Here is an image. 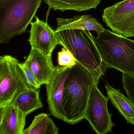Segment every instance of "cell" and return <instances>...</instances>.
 <instances>
[{
  "mask_svg": "<svg viewBox=\"0 0 134 134\" xmlns=\"http://www.w3.org/2000/svg\"><path fill=\"white\" fill-rule=\"evenodd\" d=\"M59 129L49 115L41 113L35 116L23 134H58Z\"/></svg>",
  "mask_w": 134,
  "mask_h": 134,
  "instance_id": "2e32d148",
  "label": "cell"
},
{
  "mask_svg": "<svg viewBox=\"0 0 134 134\" xmlns=\"http://www.w3.org/2000/svg\"><path fill=\"white\" fill-rule=\"evenodd\" d=\"M98 83L95 82L91 88L84 119L89 122L96 133L106 134L112 132L115 124L112 121V115L108 109L109 98L99 90Z\"/></svg>",
  "mask_w": 134,
  "mask_h": 134,
  "instance_id": "8992f818",
  "label": "cell"
},
{
  "mask_svg": "<svg viewBox=\"0 0 134 134\" xmlns=\"http://www.w3.org/2000/svg\"><path fill=\"white\" fill-rule=\"evenodd\" d=\"M42 0H0V44L26 32Z\"/></svg>",
  "mask_w": 134,
  "mask_h": 134,
  "instance_id": "277c9868",
  "label": "cell"
},
{
  "mask_svg": "<svg viewBox=\"0 0 134 134\" xmlns=\"http://www.w3.org/2000/svg\"><path fill=\"white\" fill-rule=\"evenodd\" d=\"M95 82H99L78 62L71 67L64 85L61 101L63 121L73 125L84 119L91 88Z\"/></svg>",
  "mask_w": 134,
  "mask_h": 134,
  "instance_id": "6da1fadb",
  "label": "cell"
},
{
  "mask_svg": "<svg viewBox=\"0 0 134 134\" xmlns=\"http://www.w3.org/2000/svg\"><path fill=\"white\" fill-rule=\"evenodd\" d=\"M55 31L61 45L69 50L77 62L89 71L96 80L99 81L108 67L101 57L94 41V36L90 31L66 29Z\"/></svg>",
  "mask_w": 134,
  "mask_h": 134,
  "instance_id": "7a4b0ae2",
  "label": "cell"
},
{
  "mask_svg": "<svg viewBox=\"0 0 134 134\" xmlns=\"http://www.w3.org/2000/svg\"><path fill=\"white\" fill-rule=\"evenodd\" d=\"M57 27L55 31L66 29H83L96 31L98 34L102 32L105 28L91 15L84 14L71 18L57 19Z\"/></svg>",
  "mask_w": 134,
  "mask_h": 134,
  "instance_id": "7c38bea8",
  "label": "cell"
},
{
  "mask_svg": "<svg viewBox=\"0 0 134 134\" xmlns=\"http://www.w3.org/2000/svg\"><path fill=\"white\" fill-rule=\"evenodd\" d=\"M20 65L27 79L31 86L35 89H39L41 86L38 83V81L33 72L24 63H20Z\"/></svg>",
  "mask_w": 134,
  "mask_h": 134,
  "instance_id": "d6986e66",
  "label": "cell"
},
{
  "mask_svg": "<svg viewBox=\"0 0 134 134\" xmlns=\"http://www.w3.org/2000/svg\"><path fill=\"white\" fill-rule=\"evenodd\" d=\"M13 104L26 116L43 107L39 89L25 91L20 94Z\"/></svg>",
  "mask_w": 134,
  "mask_h": 134,
  "instance_id": "9a60e30c",
  "label": "cell"
},
{
  "mask_svg": "<svg viewBox=\"0 0 134 134\" xmlns=\"http://www.w3.org/2000/svg\"><path fill=\"white\" fill-rule=\"evenodd\" d=\"M105 87L108 97L113 106L128 123L134 126V104L132 101L109 84L105 85Z\"/></svg>",
  "mask_w": 134,
  "mask_h": 134,
  "instance_id": "4fadbf2b",
  "label": "cell"
},
{
  "mask_svg": "<svg viewBox=\"0 0 134 134\" xmlns=\"http://www.w3.org/2000/svg\"><path fill=\"white\" fill-rule=\"evenodd\" d=\"M1 56H0V57H1Z\"/></svg>",
  "mask_w": 134,
  "mask_h": 134,
  "instance_id": "ffe728a7",
  "label": "cell"
},
{
  "mask_svg": "<svg viewBox=\"0 0 134 134\" xmlns=\"http://www.w3.org/2000/svg\"><path fill=\"white\" fill-rule=\"evenodd\" d=\"M26 116L13 104L0 108V134H23Z\"/></svg>",
  "mask_w": 134,
  "mask_h": 134,
  "instance_id": "8fae6325",
  "label": "cell"
},
{
  "mask_svg": "<svg viewBox=\"0 0 134 134\" xmlns=\"http://www.w3.org/2000/svg\"><path fill=\"white\" fill-rule=\"evenodd\" d=\"M102 17L113 32L126 37H134V0H124L107 7Z\"/></svg>",
  "mask_w": 134,
  "mask_h": 134,
  "instance_id": "52a82bcc",
  "label": "cell"
},
{
  "mask_svg": "<svg viewBox=\"0 0 134 134\" xmlns=\"http://www.w3.org/2000/svg\"><path fill=\"white\" fill-rule=\"evenodd\" d=\"M35 20L31 23L28 41L31 47L37 49L46 55L52 56L53 52L60 41L55 30L46 22L35 16Z\"/></svg>",
  "mask_w": 134,
  "mask_h": 134,
  "instance_id": "ba28073f",
  "label": "cell"
},
{
  "mask_svg": "<svg viewBox=\"0 0 134 134\" xmlns=\"http://www.w3.org/2000/svg\"><path fill=\"white\" fill-rule=\"evenodd\" d=\"M24 63L33 72L40 85L48 83L55 70L52 56L31 47Z\"/></svg>",
  "mask_w": 134,
  "mask_h": 134,
  "instance_id": "30bf717a",
  "label": "cell"
},
{
  "mask_svg": "<svg viewBox=\"0 0 134 134\" xmlns=\"http://www.w3.org/2000/svg\"><path fill=\"white\" fill-rule=\"evenodd\" d=\"M70 68L69 67L55 66L49 82L46 85V96L49 111L54 117L62 120L63 119L61 101L64 85Z\"/></svg>",
  "mask_w": 134,
  "mask_h": 134,
  "instance_id": "9c48e42d",
  "label": "cell"
},
{
  "mask_svg": "<svg viewBox=\"0 0 134 134\" xmlns=\"http://www.w3.org/2000/svg\"><path fill=\"white\" fill-rule=\"evenodd\" d=\"M94 41L108 68L134 76V41L106 29Z\"/></svg>",
  "mask_w": 134,
  "mask_h": 134,
  "instance_id": "3957f363",
  "label": "cell"
},
{
  "mask_svg": "<svg viewBox=\"0 0 134 134\" xmlns=\"http://www.w3.org/2000/svg\"><path fill=\"white\" fill-rule=\"evenodd\" d=\"M19 61L10 55L0 57V108L13 104L19 94L34 90Z\"/></svg>",
  "mask_w": 134,
  "mask_h": 134,
  "instance_id": "5b68a950",
  "label": "cell"
},
{
  "mask_svg": "<svg viewBox=\"0 0 134 134\" xmlns=\"http://www.w3.org/2000/svg\"><path fill=\"white\" fill-rule=\"evenodd\" d=\"M122 83L127 97L134 104V76L123 74Z\"/></svg>",
  "mask_w": 134,
  "mask_h": 134,
  "instance_id": "ac0fdd59",
  "label": "cell"
},
{
  "mask_svg": "<svg viewBox=\"0 0 134 134\" xmlns=\"http://www.w3.org/2000/svg\"><path fill=\"white\" fill-rule=\"evenodd\" d=\"M58 65L61 67H71L77 63V60L72 53L64 47L58 53Z\"/></svg>",
  "mask_w": 134,
  "mask_h": 134,
  "instance_id": "e0dca14e",
  "label": "cell"
},
{
  "mask_svg": "<svg viewBox=\"0 0 134 134\" xmlns=\"http://www.w3.org/2000/svg\"><path fill=\"white\" fill-rule=\"evenodd\" d=\"M49 6V9L54 10H75L77 12L87 11L96 8L101 0H44Z\"/></svg>",
  "mask_w": 134,
  "mask_h": 134,
  "instance_id": "5bb4252c",
  "label": "cell"
}]
</instances>
